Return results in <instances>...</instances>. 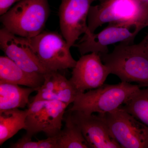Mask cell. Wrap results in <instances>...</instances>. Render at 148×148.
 Segmentation results:
<instances>
[{"instance_id":"277c9868","label":"cell","mask_w":148,"mask_h":148,"mask_svg":"<svg viewBox=\"0 0 148 148\" xmlns=\"http://www.w3.org/2000/svg\"><path fill=\"white\" fill-rule=\"evenodd\" d=\"M49 12L48 0H20L1 15V21L14 34L31 38L42 32Z\"/></svg>"},{"instance_id":"ffe728a7","label":"cell","mask_w":148,"mask_h":148,"mask_svg":"<svg viewBox=\"0 0 148 148\" xmlns=\"http://www.w3.org/2000/svg\"><path fill=\"white\" fill-rule=\"evenodd\" d=\"M39 148H58L56 137H47L44 140H39Z\"/></svg>"},{"instance_id":"7c38bea8","label":"cell","mask_w":148,"mask_h":148,"mask_svg":"<svg viewBox=\"0 0 148 148\" xmlns=\"http://www.w3.org/2000/svg\"><path fill=\"white\" fill-rule=\"evenodd\" d=\"M89 148H122L112 135L103 114H85L69 111Z\"/></svg>"},{"instance_id":"44dd1931","label":"cell","mask_w":148,"mask_h":148,"mask_svg":"<svg viewBox=\"0 0 148 148\" xmlns=\"http://www.w3.org/2000/svg\"><path fill=\"white\" fill-rule=\"evenodd\" d=\"M20 0H0V14L2 15L10 9L11 6Z\"/></svg>"},{"instance_id":"7a4b0ae2","label":"cell","mask_w":148,"mask_h":148,"mask_svg":"<svg viewBox=\"0 0 148 148\" xmlns=\"http://www.w3.org/2000/svg\"><path fill=\"white\" fill-rule=\"evenodd\" d=\"M110 74L121 82L148 87V58L138 44L121 43L111 53L99 54Z\"/></svg>"},{"instance_id":"5bb4252c","label":"cell","mask_w":148,"mask_h":148,"mask_svg":"<svg viewBox=\"0 0 148 148\" xmlns=\"http://www.w3.org/2000/svg\"><path fill=\"white\" fill-rule=\"evenodd\" d=\"M44 80V75L28 73L6 56H0V83L24 86L37 91Z\"/></svg>"},{"instance_id":"ac0fdd59","label":"cell","mask_w":148,"mask_h":148,"mask_svg":"<svg viewBox=\"0 0 148 148\" xmlns=\"http://www.w3.org/2000/svg\"><path fill=\"white\" fill-rule=\"evenodd\" d=\"M121 107L148 127V87L140 89Z\"/></svg>"},{"instance_id":"ba28073f","label":"cell","mask_w":148,"mask_h":148,"mask_svg":"<svg viewBox=\"0 0 148 148\" xmlns=\"http://www.w3.org/2000/svg\"><path fill=\"white\" fill-rule=\"evenodd\" d=\"M95 0H61L59 10L60 29L69 47L82 34L90 32L87 20L91 4Z\"/></svg>"},{"instance_id":"6da1fadb","label":"cell","mask_w":148,"mask_h":148,"mask_svg":"<svg viewBox=\"0 0 148 148\" xmlns=\"http://www.w3.org/2000/svg\"><path fill=\"white\" fill-rule=\"evenodd\" d=\"M134 29L138 33L148 27V2L143 0H102L91 6L87 24L94 33L103 24Z\"/></svg>"},{"instance_id":"d6986e66","label":"cell","mask_w":148,"mask_h":148,"mask_svg":"<svg viewBox=\"0 0 148 148\" xmlns=\"http://www.w3.org/2000/svg\"><path fill=\"white\" fill-rule=\"evenodd\" d=\"M39 141H33L32 139H29L22 136L16 142L12 143L10 146L11 148H39Z\"/></svg>"},{"instance_id":"4fadbf2b","label":"cell","mask_w":148,"mask_h":148,"mask_svg":"<svg viewBox=\"0 0 148 148\" xmlns=\"http://www.w3.org/2000/svg\"><path fill=\"white\" fill-rule=\"evenodd\" d=\"M43 83L37 90L32 101L39 100L73 103L78 93L70 80L58 71H49L44 75Z\"/></svg>"},{"instance_id":"8fae6325","label":"cell","mask_w":148,"mask_h":148,"mask_svg":"<svg viewBox=\"0 0 148 148\" xmlns=\"http://www.w3.org/2000/svg\"><path fill=\"white\" fill-rule=\"evenodd\" d=\"M127 27L109 25L97 34H85L73 46L77 48L82 56L89 53H106L109 52L108 46L118 42L133 44L138 34L135 30Z\"/></svg>"},{"instance_id":"7402d4cb","label":"cell","mask_w":148,"mask_h":148,"mask_svg":"<svg viewBox=\"0 0 148 148\" xmlns=\"http://www.w3.org/2000/svg\"><path fill=\"white\" fill-rule=\"evenodd\" d=\"M143 1H145L146 2H148V0H143Z\"/></svg>"},{"instance_id":"9c48e42d","label":"cell","mask_w":148,"mask_h":148,"mask_svg":"<svg viewBox=\"0 0 148 148\" xmlns=\"http://www.w3.org/2000/svg\"><path fill=\"white\" fill-rule=\"evenodd\" d=\"M0 47L6 56L28 73L44 75L48 71L40 62L28 39L0 30Z\"/></svg>"},{"instance_id":"9a60e30c","label":"cell","mask_w":148,"mask_h":148,"mask_svg":"<svg viewBox=\"0 0 148 148\" xmlns=\"http://www.w3.org/2000/svg\"><path fill=\"white\" fill-rule=\"evenodd\" d=\"M36 89L18 85L0 83V111L24 108L30 103L29 96Z\"/></svg>"},{"instance_id":"603a6c76","label":"cell","mask_w":148,"mask_h":148,"mask_svg":"<svg viewBox=\"0 0 148 148\" xmlns=\"http://www.w3.org/2000/svg\"><path fill=\"white\" fill-rule=\"evenodd\" d=\"M95 1H96V0H95Z\"/></svg>"},{"instance_id":"52a82bcc","label":"cell","mask_w":148,"mask_h":148,"mask_svg":"<svg viewBox=\"0 0 148 148\" xmlns=\"http://www.w3.org/2000/svg\"><path fill=\"white\" fill-rule=\"evenodd\" d=\"M112 135L122 148H148V127L121 107L103 114Z\"/></svg>"},{"instance_id":"8992f818","label":"cell","mask_w":148,"mask_h":148,"mask_svg":"<svg viewBox=\"0 0 148 148\" xmlns=\"http://www.w3.org/2000/svg\"><path fill=\"white\" fill-rule=\"evenodd\" d=\"M35 53L48 71L73 69L77 61L73 58L67 42L53 32H42L28 38Z\"/></svg>"},{"instance_id":"5b68a950","label":"cell","mask_w":148,"mask_h":148,"mask_svg":"<svg viewBox=\"0 0 148 148\" xmlns=\"http://www.w3.org/2000/svg\"><path fill=\"white\" fill-rule=\"evenodd\" d=\"M69 105L61 101L39 100L28 105L25 138L43 132L47 137H56L62 130L66 109Z\"/></svg>"},{"instance_id":"2e32d148","label":"cell","mask_w":148,"mask_h":148,"mask_svg":"<svg viewBox=\"0 0 148 148\" xmlns=\"http://www.w3.org/2000/svg\"><path fill=\"white\" fill-rule=\"evenodd\" d=\"M28 109L0 111V145L26 127Z\"/></svg>"},{"instance_id":"30bf717a","label":"cell","mask_w":148,"mask_h":148,"mask_svg":"<svg viewBox=\"0 0 148 148\" xmlns=\"http://www.w3.org/2000/svg\"><path fill=\"white\" fill-rule=\"evenodd\" d=\"M110 74L99 54L90 53L82 56L77 61L69 80L78 94L100 87Z\"/></svg>"},{"instance_id":"e0dca14e","label":"cell","mask_w":148,"mask_h":148,"mask_svg":"<svg viewBox=\"0 0 148 148\" xmlns=\"http://www.w3.org/2000/svg\"><path fill=\"white\" fill-rule=\"evenodd\" d=\"M65 126L57 136L58 148H89L81 130L69 111L64 115Z\"/></svg>"},{"instance_id":"3957f363","label":"cell","mask_w":148,"mask_h":148,"mask_svg":"<svg viewBox=\"0 0 148 148\" xmlns=\"http://www.w3.org/2000/svg\"><path fill=\"white\" fill-rule=\"evenodd\" d=\"M140 88L138 84L123 82L116 84H103L98 88L78 94L68 110L88 115L110 112L124 105Z\"/></svg>"}]
</instances>
